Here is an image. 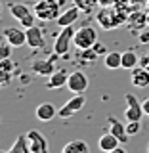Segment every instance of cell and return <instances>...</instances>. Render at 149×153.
Instances as JSON below:
<instances>
[{
    "label": "cell",
    "mask_w": 149,
    "mask_h": 153,
    "mask_svg": "<svg viewBox=\"0 0 149 153\" xmlns=\"http://www.w3.org/2000/svg\"><path fill=\"white\" fill-rule=\"evenodd\" d=\"M33 12L40 21H57V17L61 16V4L57 0H38L35 2Z\"/></svg>",
    "instance_id": "6da1fadb"
},
{
    "label": "cell",
    "mask_w": 149,
    "mask_h": 153,
    "mask_svg": "<svg viewBox=\"0 0 149 153\" xmlns=\"http://www.w3.org/2000/svg\"><path fill=\"white\" fill-rule=\"evenodd\" d=\"M75 29L73 25L71 27H61L59 35L56 36V42H54V54L57 56H67L71 46H75Z\"/></svg>",
    "instance_id": "7a4b0ae2"
},
{
    "label": "cell",
    "mask_w": 149,
    "mask_h": 153,
    "mask_svg": "<svg viewBox=\"0 0 149 153\" xmlns=\"http://www.w3.org/2000/svg\"><path fill=\"white\" fill-rule=\"evenodd\" d=\"M96 42H98V31H96L94 27H90V25L80 27L79 31L75 33L76 50H88V48H92Z\"/></svg>",
    "instance_id": "3957f363"
},
{
    "label": "cell",
    "mask_w": 149,
    "mask_h": 153,
    "mask_svg": "<svg viewBox=\"0 0 149 153\" xmlns=\"http://www.w3.org/2000/svg\"><path fill=\"white\" fill-rule=\"evenodd\" d=\"M86 105V98H84V94H75L71 100H67V102L59 107V117L61 119H69V117H73V115H76Z\"/></svg>",
    "instance_id": "277c9868"
},
{
    "label": "cell",
    "mask_w": 149,
    "mask_h": 153,
    "mask_svg": "<svg viewBox=\"0 0 149 153\" xmlns=\"http://www.w3.org/2000/svg\"><path fill=\"white\" fill-rule=\"evenodd\" d=\"M4 38L13 48L27 46V29L23 27H6L4 29Z\"/></svg>",
    "instance_id": "5b68a950"
},
{
    "label": "cell",
    "mask_w": 149,
    "mask_h": 153,
    "mask_svg": "<svg viewBox=\"0 0 149 153\" xmlns=\"http://www.w3.org/2000/svg\"><path fill=\"white\" fill-rule=\"evenodd\" d=\"M67 88L73 94H84L86 90H88V76H86L82 71H73V73H69Z\"/></svg>",
    "instance_id": "8992f818"
},
{
    "label": "cell",
    "mask_w": 149,
    "mask_h": 153,
    "mask_svg": "<svg viewBox=\"0 0 149 153\" xmlns=\"http://www.w3.org/2000/svg\"><path fill=\"white\" fill-rule=\"evenodd\" d=\"M124 100L128 103L126 111H124V119L126 121H142V117L145 115L143 113V107H142V102H138V98L134 94H126Z\"/></svg>",
    "instance_id": "52a82bcc"
},
{
    "label": "cell",
    "mask_w": 149,
    "mask_h": 153,
    "mask_svg": "<svg viewBox=\"0 0 149 153\" xmlns=\"http://www.w3.org/2000/svg\"><path fill=\"white\" fill-rule=\"evenodd\" d=\"M56 57H59L57 54H54L52 57H46V59H33L31 61V71L40 76H50L52 73H56Z\"/></svg>",
    "instance_id": "ba28073f"
},
{
    "label": "cell",
    "mask_w": 149,
    "mask_h": 153,
    "mask_svg": "<svg viewBox=\"0 0 149 153\" xmlns=\"http://www.w3.org/2000/svg\"><path fill=\"white\" fill-rule=\"evenodd\" d=\"M27 140H29V147H31V153H50V147H48V142L44 138V134L38 130H29L27 132Z\"/></svg>",
    "instance_id": "9c48e42d"
},
{
    "label": "cell",
    "mask_w": 149,
    "mask_h": 153,
    "mask_svg": "<svg viewBox=\"0 0 149 153\" xmlns=\"http://www.w3.org/2000/svg\"><path fill=\"white\" fill-rule=\"evenodd\" d=\"M27 46H29V48H35V50H40V48L46 46L44 33H42L40 27L33 25V27L27 29Z\"/></svg>",
    "instance_id": "30bf717a"
},
{
    "label": "cell",
    "mask_w": 149,
    "mask_h": 153,
    "mask_svg": "<svg viewBox=\"0 0 149 153\" xmlns=\"http://www.w3.org/2000/svg\"><path fill=\"white\" fill-rule=\"evenodd\" d=\"M107 123H109V132H111L113 136H117L121 143H126L130 140V136H128V132H126V124H122L119 119H115L113 115L107 117Z\"/></svg>",
    "instance_id": "8fae6325"
},
{
    "label": "cell",
    "mask_w": 149,
    "mask_h": 153,
    "mask_svg": "<svg viewBox=\"0 0 149 153\" xmlns=\"http://www.w3.org/2000/svg\"><path fill=\"white\" fill-rule=\"evenodd\" d=\"M69 80V71L67 69H56V73H52L46 80V88L48 90H57L61 86H67Z\"/></svg>",
    "instance_id": "7c38bea8"
},
{
    "label": "cell",
    "mask_w": 149,
    "mask_h": 153,
    "mask_svg": "<svg viewBox=\"0 0 149 153\" xmlns=\"http://www.w3.org/2000/svg\"><path fill=\"white\" fill-rule=\"evenodd\" d=\"M80 13H82V10H80L79 6L67 8L65 12H61V16L57 17V25H59V27H71V25H75V23L79 21Z\"/></svg>",
    "instance_id": "4fadbf2b"
},
{
    "label": "cell",
    "mask_w": 149,
    "mask_h": 153,
    "mask_svg": "<svg viewBox=\"0 0 149 153\" xmlns=\"http://www.w3.org/2000/svg\"><path fill=\"white\" fill-rule=\"evenodd\" d=\"M57 113H59V109H57L54 103H50V102H44V103H40V105L36 107V111H35L36 119H38V121H42V123H48V121H52V119H54Z\"/></svg>",
    "instance_id": "5bb4252c"
},
{
    "label": "cell",
    "mask_w": 149,
    "mask_h": 153,
    "mask_svg": "<svg viewBox=\"0 0 149 153\" xmlns=\"http://www.w3.org/2000/svg\"><path fill=\"white\" fill-rule=\"evenodd\" d=\"M130 80L136 88H147L149 86V71L143 69V67H134L132 73H130Z\"/></svg>",
    "instance_id": "9a60e30c"
},
{
    "label": "cell",
    "mask_w": 149,
    "mask_h": 153,
    "mask_svg": "<svg viewBox=\"0 0 149 153\" xmlns=\"http://www.w3.org/2000/svg\"><path fill=\"white\" fill-rule=\"evenodd\" d=\"M119 146H121L119 138H117V136H113L111 132L103 134V136L98 140V147H99V149H102L103 153H109V151H113L115 147H119Z\"/></svg>",
    "instance_id": "2e32d148"
},
{
    "label": "cell",
    "mask_w": 149,
    "mask_h": 153,
    "mask_svg": "<svg viewBox=\"0 0 149 153\" xmlns=\"http://www.w3.org/2000/svg\"><path fill=\"white\" fill-rule=\"evenodd\" d=\"M61 153H90V147L84 140H71L63 146Z\"/></svg>",
    "instance_id": "e0dca14e"
},
{
    "label": "cell",
    "mask_w": 149,
    "mask_h": 153,
    "mask_svg": "<svg viewBox=\"0 0 149 153\" xmlns=\"http://www.w3.org/2000/svg\"><path fill=\"white\" fill-rule=\"evenodd\" d=\"M103 65L107 69H119V67H122V54L121 52H107L103 56Z\"/></svg>",
    "instance_id": "ac0fdd59"
},
{
    "label": "cell",
    "mask_w": 149,
    "mask_h": 153,
    "mask_svg": "<svg viewBox=\"0 0 149 153\" xmlns=\"http://www.w3.org/2000/svg\"><path fill=\"white\" fill-rule=\"evenodd\" d=\"M140 65V56L136 54L134 50H126L122 52V69H134V67Z\"/></svg>",
    "instance_id": "d6986e66"
},
{
    "label": "cell",
    "mask_w": 149,
    "mask_h": 153,
    "mask_svg": "<svg viewBox=\"0 0 149 153\" xmlns=\"http://www.w3.org/2000/svg\"><path fill=\"white\" fill-rule=\"evenodd\" d=\"M10 13H12L13 19H17V21H21V19H25L27 16H31V10H29L27 4H10Z\"/></svg>",
    "instance_id": "ffe728a7"
},
{
    "label": "cell",
    "mask_w": 149,
    "mask_h": 153,
    "mask_svg": "<svg viewBox=\"0 0 149 153\" xmlns=\"http://www.w3.org/2000/svg\"><path fill=\"white\" fill-rule=\"evenodd\" d=\"M10 153H31V147H29V140H27V134L25 136H17L16 142L12 143V147L8 149Z\"/></svg>",
    "instance_id": "44dd1931"
},
{
    "label": "cell",
    "mask_w": 149,
    "mask_h": 153,
    "mask_svg": "<svg viewBox=\"0 0 149 153\" xmlns=\"http://www.w3.org/2000/svg\"><path fill=\"white\" fill-rule=\"evenodd\" d=\"M73 2H75V6H79L82 10V13H90L99 4V0H73Z\"/></svg>",
    "instance_id": "7402d4cb"
},
{
    "label": "cell",
    "mask_w": 149,
    "mask_h": 153,
    "mask_svg": "<svg viewBox=\"0 0 149 153\" xmlns=\"http://www.w3.org/2000/svg\"><path fill=\"white\" fill-rule=\"evenodd\" d=\"M96 17H98V23H99V25H102L103 29H111V27L117 25L115 21H111V16L107 13V10H102V12H99Z\"/></svg>",
    "instance_id": "603a6c76"
},
{
    "label": "cell",
    "mask_w": 149,
    "mask_h": 153,
    "mask_svg": "<svg viewBox=\"0 0 149 153\" xmlns=\"http://www.w3.org/2000/svg\"><path fill=\"white\" fill-rule=\"evenodd\" d=\"M142 130V123L140 121H128L126 123V132L128 136H136V134H140Z\"/></svg>",
    "instance_id": "cb8c5ba5"
},
{
    "label": "cell",
    "mask_w": 149,
    "mask_h": 153,
    "mask_svg": "<svg viewBox=\"0 0 149 153\" xmlns=\"http://www.w3.org/2000/svg\"><path fill=\"white\" fill-rule=\"evenodd\" d=\"M16 69V65L10 61V57H6V59L0 61V71H6V73H12V71Z\"/></svg>",
    "instance_id": "d4e9b609"
},
{
    "label": "cell",
    "mask_w": 149,
    "mask_h": 153,
    "mask_svg": "<svg viewBox=\"0 0 149 153\" xmlns=\"http://www.w3.org/2000/svg\"><path fill=\"white\" fill-rule=\"evenodd\" d=\"M35 17H36V16H35V12H33L31 16H27L25 19H21L19 23H21V27H23V29H29V27H33V25H35Z\"/></svg>",
    "instance_id": "484cf974"
},
{
    "label": "cell",
    "mask_w": 149,
    "mask_h": 153,
    "mask_svg": "<svg viewBox=\"0 0 149 153\" xmlns=\"http://www.w3.org/2000/svg\"><path fill=\"white\" fill-rule=\"evenodd\" d=\"M12 44L10 42H6V44H2V48H0V57L2 59H6V57H10V54H12Z\"/></svg>",
    "instance_id": "4316f807"
},
{
    "label": "cell",
    "mask_w": 149,
    "mask_h": 153,
    "mask_svg": "<svg viewBox=\"0 0 149 153\" xmlns=\"http://www.w3.org/2000/svg\"><path fill=\"white\" fill-rule=\"evenodd\" d=\"M92 50H94L98 56H105V54H107V48H105L102 42H96V44L92 46Z\"/></svg>",
    "instance_id": "83f0119b"
},
{
    "label": "cell",
    "mask_w": 149,
    "mask_h": 153,
    "mask_svg": "<svg viewBox=\"0 0 149 153\" xmlns=\"http://www.w3.org/2000/svg\"><path fill=\"white\" fill-rule=\"evenodd\" d=\"M140 67H143V69L149 71V52L143 54V56H140Z\"/></svg>",
    "instance_id": "f1b7e54d"
},
{
    "label": "cell",
    "mask_w": 149,
    "mask_h": 153,
    "mask_svg": "<svg viewBox=\"0 0 149 153\" xmlns=\"http://www.w3.org/2000/svg\"><path fill=\"white\" fill-rule=\"evenodd\" d=\"M138 40H140L142 44H149V31H142L140 35H138Z\"/></svg>",
    "instance_id": "f546056e"
},
{
    "label": "cell",
    "mask_w": 149,
    "mask_h": 153,
    "mask_svg": "<svg viewBox=\"0 0 149 153\" xmlns=\"http://www.w3.org/2000/svg\"><path fill=\"white\" fill-rule=\"evenodd\" d=\"M0 75H2V86H8V84H10V80H12V73L0 71Z\"/></svg>",
    "instance_id": "4dcf8cb0"
},
{
    "label": "cell",
    "mask_w": 149,
    "mask_h": 153,
    "mask_svg": "<svg viewBox=\"0 0 149 153\" xmlns=\"http://www.w3.org/2000/svg\"><path fill=\"white\" fill-rule=\"evenodd\" d=\"M142 107H143V113H145V115H149V98L142 102Z\"/></svg>",
    "instance_id": "1f68e13d"
},
{
    "label": "cell",
    "mask_w": 149,
    "mask_h": 153,
    "mask_svg": "<svg viewBox=\"0 0 149 153\" xmlns=\"http://www.w3.org/2000/svg\"><path fill=\"white\" fill-rule=\"evenodd\" d=\"M109 153H128V151L124 149L122 146H119V147H115V149H113V151H109Z\"/></svg>",
    "instance_id": "d6a6232c"
},
{
    "label": "cell",
    "mask_w": 149,
    "mask_h": 153,
    "mask_svg": "<svg viewBox=\"0 0 149 153\" xmlns=\"http://www.w3.org/2000/svg\"><path fill=\"white\" fill-rule=\"evenodd\" d=\"M145 21H147V27H149V13H145Z\"/></svg>",
    "instance_id": "836d02e7"
},
{
    "label": "cell",
    "mask_w": 149,
    "mask_h": 153,
    "mask_svg": "<svg viewBox=\"0 0 149 153\" xmlns=\"http://www.w3.org/2000/svg\"><path fill=\"white\" fill-rule=\"evenodd\" d=\"M57 2H59V4H61V6H63V4L67 2V0H57Z\"/></svg>",
    "instance_id": "e575fe53"
},
{
    "label": "cell",
    "mask_w": 149,
    "mask_h": 153,
    "mask_svg": "<svg viewBox=\"0 0 149 153\" xmlns=\"http://www.w3.org/2000/svg\"><path fill=\"white\" fill-rule=\"evenodd\" d=\"M27 2H38V0H27Z\"/></svg>",
    "instance_id": "d590c367"
},
{
    "label": "cell",
    "mask_w": 149,
    "mask_h": 153,
    "mask_svg": "<svg viewBox=\"0 0 149 153\" xmlns=\"http://www.w3.org/2000/svg\"><path fill=\"white\" fill-rule=\"evenodd\" d=\"M0 153H10V151H0Z\"/></svg>",
    "instance_id": "8d00e7d4"
},
{
    "label": "cell",
    "mask_w": 149,
    "mask_h": 153,
    "mask_svg": "<svg viewBox=\"0 0 149 153\" xmlns=\"http://www.w3.org/2000/svg\"><path fill=\"white\" fill-rule=\"evenodd\" d=\"M147 153H149V143H147Z\"/></svg>",
    "instance_id": "74e56055"
}]
</instances>
